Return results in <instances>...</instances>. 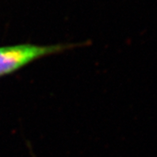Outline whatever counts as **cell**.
<instances>
[{
	"mask_svg": "<svg viewBox=\"0 0 157 157\" xmlns=\"http://www.w3.org/2000/svg\"><path fill=\"white\" fill-rule=\"evenodd\" d=\"M78 44L40 45L33 44L0 46V77L10 75L41 58L61 53Z\"/></svg>",
	"mask_w": 157,
	"mask_h": 157,
	"instance_id": "obj_1",
	"label": "cell"
}]
</instances>
